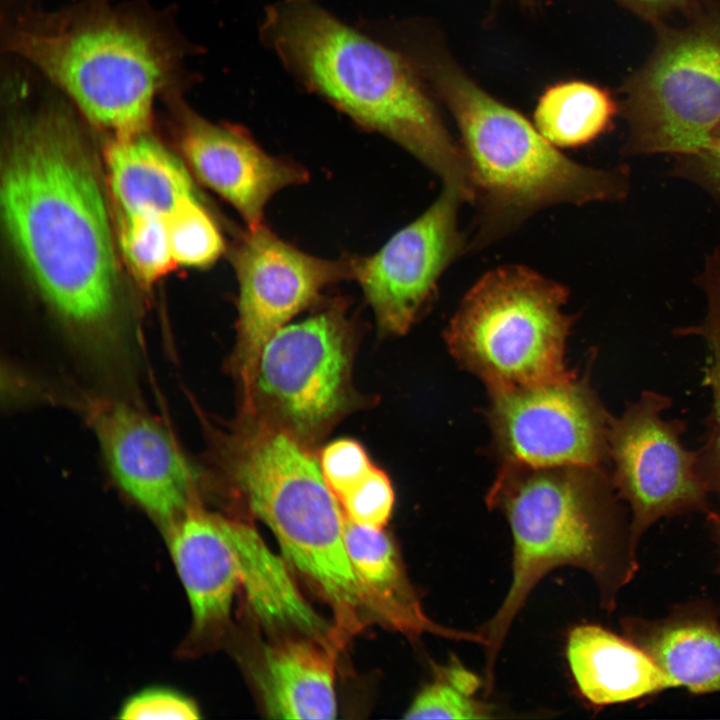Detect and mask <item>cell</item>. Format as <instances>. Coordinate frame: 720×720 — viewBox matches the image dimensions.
Segmentation results:
<instances>
[{"label":"cell","mask_w":720,"mask_h":720,"mask_svg":"<svg viewBox=\"0 0 720 720\" xmlns=\"http://www.w3.org/2000/svg\"><path fill=\"white\" fill-rule=\"evenodd\" d=\"M184 120L186 159L202 182L238 210L249 229L263 224L265 205L274 193L308 177L303 168L267 154L239 127L194 114Z\"/></svg>","instance_id":"9a60e30c"},{"label":"cell","mask_w":720,"mask_h":720,"mask_svg":"<svg viewBox=\"0 0 720 720\" xmlns=\"http://www.w3.org/2000/svg\"><path fill=\"white\" fill-rule=\"evenodd\" d=\"M111 188L120 214L167 217L195 197L183 165L146 131L115 137L106 150Z\"/></svg>","instance_id":"ffe728a7"},{"label":"cell","mask_w":720,"mask_h":720,"mask_svg":"<svg viewBox=\"0 0 720 720\" xmlns=\"http://www.w3.org/2000/svg\"><path fill=\"white\" fill-rule=\"evenodd\" d=\"M634 639L677 687L694 693L720 691V627L712 620L643 624Z\"/></svg>","instance_id":"7402d4cb"},{"label":"cell","mask_w":720,"mask_h":720,"mask_svg":"<svg viewBox=\"0 0 720 720\" xmlns=\"http://www.w3.org/2000/svg\"><path fill=\"white\" fill-rule=\"evenodd\" d=\"M707 299L703 321L679 329V334L701 337L709 350L704 383L712 394L711 412L702 448L698 451L699 468L710 491L720 494V250L706 257L704 270L697 279Z\"/></svg>","instance_id":"cb8c5ba5"},{"label":"cell","mask_w":720,"mask_h":720,"mask_svg":"<svg viewBox=\"0 0 720 720\" xmlns=\"http://www.w3.org/2000/svg\"><path fill=\"white\" fill-rule=\"evenodd\" d=\"M673 175L696 183L720 200V125L705 149L677 157Z\"/></svg>","instance_id":"4dcf8cb0"},{"label":"cell","mask_w":720,"mask_h":720,"mask_svg":"<svg viewBox=\"0 0 720 720\" xmlns=\"http://www.w3.org/2000/svg\"><path fill=\"white\" fill-rule=\"evenodd\" d=\"M333 643L300 636L263 648L254 678L265 711L276 719H334Z\"/></svg>","instance_id":"e0dca14e"},{"label":"cell","mask_w":720,"mask_h":720,"mask_svg":"<svg viewBox=\"0 0 720 720\" xmlns=\"http://www.w3.org/2000/svg\"><path fill=\"white\" fill-rule=\"evenodd\" d=\"M512 533V581L481 634L485 676L494 679L498 653L530 593L547 573L572 566L590 573L602 590L620 576L610 485L600 468H532L505 463L487 495Z\"/></svg>","instance_id":"8992f818"},{"label":"cell","mask_w":720,"mask_h":720,"mask_svg":"<svg viewBox=\"0 0 720 720\" xmlns=\"http://www.w3.org/2000/svg\"><path fill=\"white\" fill-rule=\"evenodd\" d=\"M397 46L414 62L460 132L476 206L467 251L492 245L550 206L617 201L627 195V167L594 168L562 154L521 113L481 88L439 41L415 24L401 32Z\"/></svg>","instance_id":"3957f363"},{"label":"cell","mask_w":720,"mask_h":720,"mask_svg":"<svg viewBox=\"0 0 720 720\" xmlns=\"http://www.w3.org/2000/svg\"><path fill=\"white\" fill-rule=\"evenodd\" d=\"M567 659L581 694L595 705L626 702L677 687L639 646L600 626L572 629Z\"/></svg>","instance_id":"d6986e66"},{"label":"cell","mask_w":720,"mask_h":720,"mask_svg":"<svg viewBox=\"0 0 720 720\" xmlns=\"http://www.w3.org/2000/svg\"><path fill=\"white\" fill-rule=\"evenodd\" d=\"M8 236L77 346L118 361L117 273L104 197L72 120L47 109L18 120L1 180Z\"/></svg>","instance_id":"6da1fadb"},{"label":"cell","mask_w":720,"mask_h":720,"mask_svg":"<svg viewBox=\"0 0 720 720\" xmlns=\"http://www.w3.org/2000/svg\"><path fill=\"white\" fill-rule=\"evenodd\" d=\"M119 243L135 277L152 284L176 264L170 249L166 217L120 214Z\"/></svg>","instance_id":"484cf974"},{"label":"cell","mask_w":720,"mask_h":720,"mask_svg":"<svg viewBox=\"0 0 720 720\" xmlns=\"http://www.w3.org/2000/svg\"><path fill=\"white\" fill-rule=\"evenodd\" d=\"M568 289L519 264L485 273L446 330L450 351L490 392L564 379Z\"/></svg>","instance_id":"52a82bcc"},{"label":"cell","mask_w":720,"mask_h":720,"mask_svg":"<svg viewBox=\"0 0 720 720\" xmlns=\"http://www.w3.org/2000/svg\"><path fill=\"white\" fill-rule=\"evenodd\" d=\"M654 27L675 13L688 16L705 0H615Z\"/></svg>","instance_id":"1f68e13d"},{"label":"cell","mask_w":720,"mask_h":720,"mask_svg":"<svg viewBox=\"0 0 720 720\" xmlns=\"http://www.w3.org/2000/svg\"><path fill=\"white\" fill-rule=\"evenodd\" d=\"M320 467L323 476L338 500L357 487L375 465L360 443L339 439L322 451Z\"/></svg>","instance_id":"f1b7e54d"},{"label":"cell","mask_w":720,"mask_h":720,"mask_svg":"<svg viewBox=\"0 0 720 720\" xmlns=\"http://www.w3.org/2000/svg\"><path fill=\"white\" fill-rule=\"evenodd\" d=\"M237 550L241 585L258 617L268 626L288 628L301 636L338 644L334 625H328L305 601L284 563L248 524L226 520Z\"/></svg>","instance_id":"44dd1931"},{"label":"cell","mask_w":720,"mask_h":720,"mask_svg":"<svg viewBox=\"0 0 720 720\" xmlns=\"http://www.w3.org/2000/svg\"><path fill=\"white\" fill-rule=\"evenodd\" d=\"M260 35L303 87L391 139L439 177L443 187L472 203L462 147L403 51L350 27L317 0L273 3L265 9Z\"/></svg>","instance_id":"7a4b0ae2"},{"label":"cell","mask_w":720,"mask_h":720,"mask_svg":"<svg viewBox=\"0 0 720 720\" xmlns=\"http://www.w3.org/2000/svg\"><path fill=\"white\" fill-rule=\"evenodd\" d=\"M166 225L176 264L204 267L214 263L223 252L220 231L195 197L179 203L166 217Z\"/></svg>","instance_id":"4316f807"},{"label":"cell","mask_w":720,"mask_h":720,"mask_svg":"<svg viewBox=\"0 0 720 720\" xmlns=\"http://www.w3.org/2000/svg\"><path fill=\"white\" fill-rule=\"evenodd\" d=\"M686 17L655 27L654 50L621 86L626 155L694 154L720 125V0Z\"/></svg>","instance_id":"ba28073f"},{"label":"cell","mask_w":720,"mask_h":720,"mask_svg":"<svg viewBox=\"0 0 720 720\" xmlns=\"http://www.w3.org/2000/svg\"><path fill=\"white\" fill-rule=\"evenodd\" d=\"M490 422L505 463L600 468L609 456L605 411L586 378L492 392Z\"/></svg>","instance_id":"7c38bea8"},{"label":"cell","mask_w":720,"mask_h":720,"mask_svg":"<svg viewBox=\"0 0 720 720\" xmlns=\"http://www.w3.org/2000/svg\"><path fill=\"white\" fill-rule=\"evenodd\" d=\"M344 541L368 612L377 620L408 635L430 633L483 645L479 632L451 629L428 618L383 529L361 526L345 516Z\"/></svg>","instance_id":"ac0fdd59"},{"label":"cell","mask_w":720,"mask_h":720,"mask_svg":"<svg viewBox=\"0 0 720 720\" xmlns=\"http://www.w3.org/2000/svg\"><path fill=\"white\" fill-rule=\"evenodd\" d=\"M232 261L239 283L232 368L245 407L267 342L289 319L311 304L323 288L353 277V260H327L306 254L262 224L248 228L233 252Z\"/></svg>","instance_id":"8fae6325"},{"label":"cell","mask_w":720,"mask_h":720,"mask_svg":"<svg viewBox=\"0 0 720 720\" xmlns=\"http://www.w3.org/2000/svg\"><path fill=\"white\" fill-rule=\"evenodd\" d=\"M339 502L351 521L383 529L393 510L394 491L387 474L374 466L368 476Z\"/></svg>","instance_id":"83f0119b"},{"label":"cell","mask_w":720,"mask_h":720,"mask_svg":"<svg viewBox=\"0 0 720 720\" xmlns=\"http://www.w3.org/2000/svg\"><path fill=\"white\" fill-rule=\"evenodd\" d=\"M670 405L667 396L645 391L620 417L610 418L611 483L630 504L633 538L662 517L707 504L710 490L699 468L698 451L683 446L680 420L662 417Z\"/></svg>","instance_id":"30bf717a"},{"label":"cell","mask_w":720,"mask_h":720,"mask_svg":"<svg viewBox=\"0 0 720 720\" xmlns=\"http://www.w3.org/2000/svg\"><path fill=\"white\" fill-rule=\"evenodd\" d=\"M121 719L199 718L197 706L187 697L163 688L147 689L130 697L120 710Z\"/></svg>","instance_id":"f546056e"},{"label":"cell","mask_w":720,"mask_h":720,"mask_svg":"<svg viewBox=\"0 0 720 720\" xmlns=\"http://www.w3.org/2000/svg\"><path fill=\"white\" fill-rule=\"evenodd\" d=\"M462 203L456 192L443 187L430 207L379 251L353 260V278L384 332L405 333L432 301L445 270L467 251L468 240L458 224Z\"/></svg>","instance_id":"4fadbf2b"},{"label":"cell","mask_w":720,"mask_h":720,"mask_svg":"<svg viewBox=\"0 0 720 720\" xmlns=\"http://www.w3.org/2000/svg\"><path fill=\"white\" fill-rule=\"evenodd\" d=\"M351 363V328L340 309L285 325L262 350L242 413L310 447L351 406Z\"/></svg>","instance_id":"9c48e42d"},{"label":"cell","mask_w":720,"mask_h":720,"mask_svg":"<svg viewBox=\"0 0 720 720\" xmlns=\"http://www.w3.org/2000/svg\"><path fill=\"white\" fill-rule=\"evenodd\" d=\"M518 1L526 6H530V7H535L537 5V3L539 2V0H518Z\"/></svg>","instance_id":"836d02e7"},{"label":"cell","mask_w":720,"mask_h":720,"mask_svg":"<svg viewBox=\"0 0 720 720\" xmlns=\"http://www.w3.org/2000/svg\"><path fill=\"white\" fill-rule=\"evenodd\" d=\"M86 416L121 487L153 516L175 522L196 504V475L168 431L144 412L92 399Z\"/></svg>","instance_id":"5bb4252c"},{"label":"cell","mask_w":720,"mask_h":720,"mask_svg":"<svg viewBox=\"0 0 720 720\" xmlns=\"http://www.w3.org/2000/svg\"><path fill=\"white\" fill-rule=\"evenodd\" d=\"M222 448L230 481L287 562L330 605L336 631L345 638L358 632L369 612L345 546V513L310 447L242 414Z\"/></svg>","instance_id":"277c9868"},{"label":"cell","mask_w":720,"mask_h":720,"mask_svg":"<svg viewBox=\"0 0 720 720\" xmlns=\"http://www.w3.org/2000/svg\"><path fill=\"white\" fill-rule=\"evenodd\" d=\"M708 520L713 529L714 535L716 537V540H717V543L719 546V552H720V514L712 512L709 514Z\"/></svg>","instance_id":"d6a6232c"},{"label":"cell","mask_w":720,"mask_h":720,"mask_svg":"<svg viewBox=\"0 0 720 720\" xmlns=\"http://www.w3.org/2000/svg\"><path fill=\"white\" fill-rule=\"evenodd\" d=\"M479 678L460 663L439 668L435 679L417 694L406 719H486L488 705L475 699Z\"/></svg>","instance_id":"d4e9b609"},{"label":"cell","mask_w":720,"mask_h":720,"mask_svg":"<svg viewBox=\"0 0 720 720\" xmlns=\"http://www.w3.org/2000/svg\"><path fill=\"white\" fill-rule=\"evenodd\" d=\"M9 45L115 137L147 130L154 98L178 62L156 26L103 2L23 19Z\"/></svg>","instance_id":"5b68a950"},{"label":"cell","mask_w":720,"mask_h":720,"mask_svg":"<svg viewBox=\"0 0 720 720\" xmlns=\"http://www.w3.org/2000/svg\"><path fill=\"white\" fill-rule=\"evenodd\" d=\"M619 108L607 88L583 80L546 88L534 111V125L557 148H576L605 133Z\"/></svg>","instance_id":"603a6c76"},{"label":"cell","mask_w":720,"mask_h":720,"mask_svg":"<svg viewBox=\"0 0 720 720\" xmlns=\"http://www.w3.org/2000/svg\"><path fill=\"white\" fill-rule=\"evenodd\" d=\"M170 550L199 629L224 622L241 585V568L226 517L197 504L173 522Z\"/></svg>","instance_id":"2e32d148"}]
</instances>
